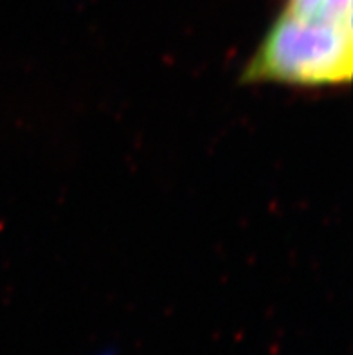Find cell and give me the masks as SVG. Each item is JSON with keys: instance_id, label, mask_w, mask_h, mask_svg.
<instances>
[{"instance_id": "cell-2", "label": "cell", "mask_w": 353, "mask_h": 355, "mask_svg": "<svg viewBox=\"0 0 353 355\" xmlns=\"http://www.w3.org/2000/svg\"><path fill=\"white\" fill-rule=\"evenodd\" d=\"M99 355H116V354H112V352H105V354H99Z\"/></svg>"}, {"instance_id": "cell-1", "label": "cell", "mask_w": 353, "mask_h": 355, "mask_svg": "<svg viewBox=\"0 0 353 355\" xmlns=\"http://www.w3.org/2000/svg\"><path fill=\"white\" fill-rule=\"evenodd\" d=\"M353 0H285L241 71V83L322 90L348 87Z\"/></svg>"}]
</instances>
